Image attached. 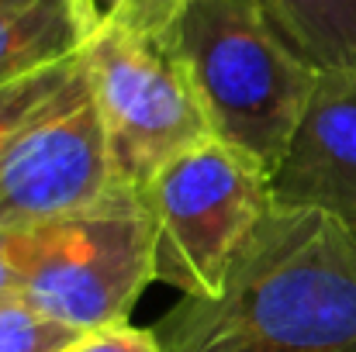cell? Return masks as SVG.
<instances>
[{
	"instance_id": "6da1fadb",
	"label": "cell",
	"mask_w": 356,
	"mask_h": 352,
	"mask_svg": "<svg viewBox=\"0 0 356 352\" xmlns=\"http://www.w3.org/2000/svg\"><path fill=\"white\" fill-rule=\"evenodd\" d=\"M163 352H356V225L277 204L215 297H180Z\"/></svg>"
},
{
	"instance_id": "7a4b0ae2",
	"label": "cell",
	"mask_w": 356,
	"mask_h": 352,
	"mask_svg": "<svg viewBox=\"0 0 356 352\" xmlns=\"http://www.w3.org/2000/svg\"><path fill=\"white\" fill-rule=\"evenodd\" d=\"M159 38L187 66L215 138L273 176L322 69L287 45L256 0H187Z\"/></svg>"
},
{
	"instance_id": "3957f363",
	"label": "cell",
	"mask_w": 356,
	"mask_h": 352,
	"mask_svg": "<svg viewBox=\"0 0 356 352\" xmlns=\"http://www.w3.org/2000/svg\"><path fill=\"white\" fill-rule=\"evenodd\" d=\"M138 194L152 225L156 280L184 297H215L273 208L270 173L222 138L170 159Z\"/></svg>"
},
{
	"instance_id": "277c9868",
	"label": "cell",
	"mask_w": 356,
	"mask_h": 352,
	"mask_svg": "<svg viewBox=\"0 0 356 352\" xmlns=\"http://www.w3.org/2000/svg\"><path fill=\"white\" fill-rule=\"evenodd\" d=\"M83 56L115 183L142 190L170 159L215 138L187 66L163 38L111 24L87 42Z\"/></svg>"
},
{
	"instance_id": "5b68a950",
	"label": "cell",
	"mask_w": 356,
	"mask_h": 352,
	"mask_svg": "<svg viewBox=\"0 0 356 352\" xmlns=\"http://www.w3.org/2000/svg\"><path fill=\"white\" fill-rule=\"evenodd\" d=\"M152 280L156 249L142 194L115 183L87 211L38 228L21 297L80 332H94L128 321Z\"/></svg>"
},
{
	"instance_id": "8992f818",
	"label": "cell",
	"mask_w": 356,
	"mask_h": 352,
	"mask_svg": "<svg viewBox=\"0 0 356 352\" xmlns=\"http://www.w3.org/2000/svg\"><path fill=\"white\" fill-rule=\"evenodd\" d=\"M115 187L101 111L90 101L31 128L0 159V232L73 218Z\"/></svg>"
},
{
	"instance_id": "52a82bcc",
	"label": "cell",
	"mask_w": 356,
	"mask_h": 352,
	"mask_svg": "<svg viewBox=\"0 0 356 352\" xmlns=\"http://www.w3.org/2000/svg\"><path fill=\"white\" fill-rule=\"evenodd\" d=\"M270 187L277 204L315 208L356 225V69L318 73Z\"/></svg>"
},
{
	"instance_id": "ba28073f",
	"label": "cell",
	"mask_w": 356,
	"mask_h": 352,
	"mask_svg": "<svg viewBox=\"0 0 356 352\" xmlns=\"http://www.w3.org/2000/svg\"><path fill=\"white\" fill-rule=\"evenodd\" d=\"M83 31L70 0H35L0 14V87L83 52Z\"/></svg>"
},
{
	"instance_id": "9c48e42d",
	"label": "cell",
	"mask_w": 356,
	"mask_h": 352,
	"mask_svg": "<svg viewBox=\"0 0 356 352\" xmlns=\"http://www.w3.org/2000/svg\"><path fill=\"white\" fill-rule=\"evenodd\" d=\"M315 69H356V0H256Z\"/></svg>"
},
{
	"instance_id": "30bf717a",
	"label": "cell",
	"mask_w": 356,
	"mask_h": 352,
	"mask_svg": "<svg viewBox=\"0 0 356 352\" xmlns=\"http://www.w3.org/2000/svg\"><path fill=\"white\" fill-rule=\"evenodd\" d=\"M83 101H90V73L83 52L0 87V159L31 128Z\"/></svg>"
},
{
	"instance_id": "8fae6325",
	"label": "cell",
	"mask_w": 356,
	"mask_h": 352,
	"mask_svg": "<svg viewBox=\"0 0 356 352\" xmlns=\"http://www.w3.org/2000/svg\"><path fill=\"white\" fill-rule=\"evenodd\" d=\"M80 339V328L45 315L24 297L0 304V352H66Z\"/></svg>"
},
{
	"instance_id": "7c38bea8",
	"label": "cell",
	"mask_w": 356,
	"mask_h": 352,
	"mask_svg": "<svg viewBox=\"0 0 356 352\" xmlns=\"http://www.w3.org/2000/svg\"><path fill=\"white\" fill-rule=\"evenodd\" d=\"M35 249H38V228L35 232H0V304L10 297H21Z\"/></svg>"
},
{
	"instance_id": "4fadbf2b",
	"label": "cell",
	"mask_w": 356,
	"mask_h": 352,
	"mask_svg": "<svg viewBox=\"0 0 356 352\" xmlns=\"http://www.w3.org/2000/svg\"><path fill=\"white\" fill-rule=\"evenodd\" d=\"M66 352H163V346L152 328H135L128 321H118V325L83 332V339Z\"/></svg>"
},
{
	"instance_id": "5bb4252c",
	"label": "cell",
	"mask_w": 356,
	"mask_h": 352,
	"mask_svg": "<svg viewBox=\"0 0 356 352\" xmlns=\"http://www.w3.org/2000/svg\"><path fill=\"white\" fill-rule=\"evenodd\" d=\"M184 3L187 0H128V10H124V17H121L118 24L159 38L170 28V21L180 14Z\"/></svg>"
},
{
	"instance_id": "9a60e30c",
	"label": "cell",
	"mask_w": 356,
	"mask_h": 352,
	"mask_svg": "<svg viewBox=\"0 0 356 352\" xmlns=\"http://www.w3.org/2000/svg\"><path fill=\"white\" fill-rule=\"evenodd\" d=\"M70 7L83 31V42H90L101 31H108L111 24H118L128 10V0H70Z\"/></svg>"
},
{
	"instance_id": "2e32d148",
	"label": "cell",
	"mask_w": 356,
	"mask_h": 352,
	"mask_svg": "<svg viewBox=\"0 0 356 352\" xmlns=\"http://www.w3.org/2000/svg\"><path fill=\"white\" fill-rule=\"evenodd\" d=\"M28 3H35V0H0V14L17 10V7H28Z\"/></svg>"
}]
</instances>
